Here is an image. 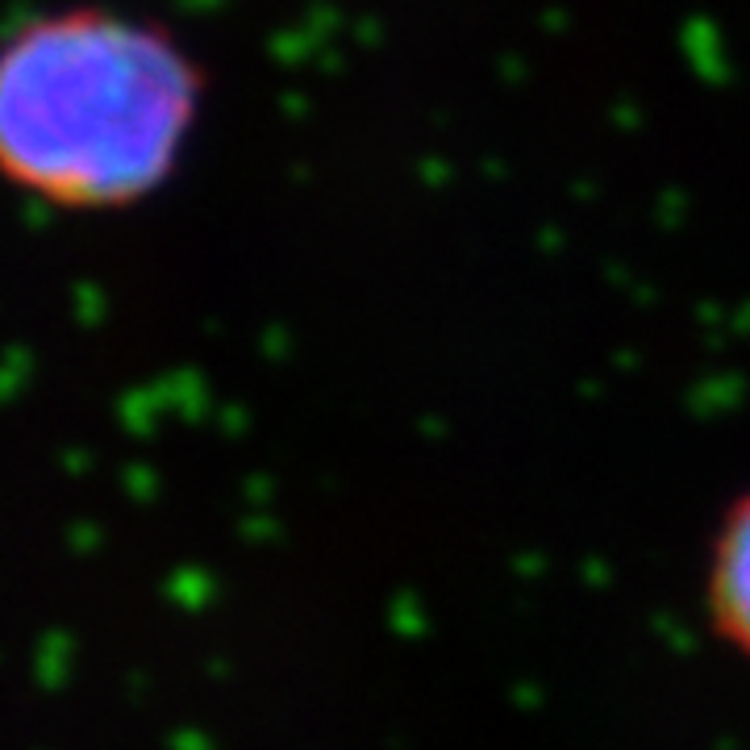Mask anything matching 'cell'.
<instances>
[{
  "instance_id": "cell-1",
  "label": "cell",
  "mask_w": 750,
  "mask_h": 750,
  "mask_svg": "<svg viewBox=\"0 0 750 750\" xmlns=\"http://www.w3.org/2000/svg\"><path fill=\"white\" fill-rule=\"evenodd\" d=\"M209 109L201 55L118 4L38 9L0 34V184L55 213L155 201Z\"/></svg>"
},
{
  "instance_id": "cell-2",
  "label": "cell",
  "mask_w": 750,
  "mask_h": 750,
  "mask_svg": "<svg viewBox=\"0 0 750 750\" xmlns=\"http://www.w3.org/2000/svg\"><path fill=\"white\" fill-rule=\"evenodd\" d=\"M704 617L713 638L750 667V488L729 496L704 551Z\"/></svg>"
}]
</instances>
